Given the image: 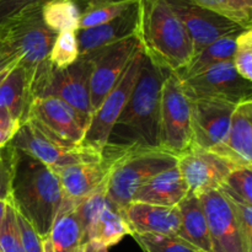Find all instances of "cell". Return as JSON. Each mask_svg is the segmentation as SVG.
Segmentation results:
<instances>
[{
    "mask_svg": "<svg viewBox=\"0 0 252 252\" xmlns=\"http://www.w3.org/2000/svg\"><path fill=\"white\" fill-rule=\"evenodd\" d=\"M137 37L147 58L166 73H181L193 57L189 32L166 0H138Z\"/></svg>",
    "mask_w": 252,
    "mask_h": 252,
    "instance_id": "2",
    "label": "cell"
},
{
    "mask_svg": "<svg viewBox=\"0 0 252 252\" xmlns=\"http://www.w3.org/2000/svg\"><path fill=\"white\" fill-rule=\"evenodd\" d=\"M166 74L145 56L137 85L111 130L103 157L159 149L160 89Z\"/></svg>",
    "mask_w": 252,
    "mask_h": 252,
    "instance_id": "1",
    "label": "cell"
},
{
    "mask_svg": "<svg viewBox=\"0 0 252 252\" xmlns=\"http://www.w3.org/2000/svg\"><path fill=\"white\" fill-rule=\"evenodd\" d=\"M20 57L10 44L0 38V74L19 63Z\"/></svg>",
    "mask_w": 252,
    "mask_h": 252,
    "instance_id": "39",
    "label": "cell"
},
{
    "mask_svg": "<svg viewBox=\"0 0 252 252\" xmlns=\"http://www.w3.org/2000/svg\"><path fill=\"white\" fill-rule=\"evenodd\" d=\"M226 198L229 199L234 211H235L236 220H238L246 250L248 252H252V206L244 203V202L236 201V199L229 198V197H226Z\"/></svg>",
    "mask_w": 252,
    "mask_h": 252,
    "instance_id": "37",
    "label": "cell"
},
{
    "mask_svg": "<svg viewBox=\"0 0 252 252\" xmlns=\"http://www.w3.org/2000/svg\"><path fill=\"white\" fill-rule=\"evenodd\" d=\"M192 145L191 100L181 79L167 73L160 89L159 149L177 158Z\"/></svg>",
    "mask_w": 252,
    "mask_h": 252,
    "instance_id": "6",
    "label": "cell"
},
{
    "mask_svg": "<svg viewBox=\"0 0 252 252\" xmlns=\"http://www.w3.org/2000/svg\"><path fill=\"white\" fill-rule=\"evenodd\" d=\"M133 239L139 244L144 252H202L179 236L166 235H137L133 234Z\"/></svg>",
    "mask_w": 252,
    "mask_h": 252,
    "instance_id": "32",
    "label": "cell"
},
{
    "mask_svg": "<svg viewBox=\"0 0 252 252\" xmlns=\"http://www.w3.org/2000/svg\"><path fill=\"white\" fill-rule=\"evenodd\" d=\"M47 0H0V29L22 12L42 6Z\"/></svg>",
    "mask_w": 252,
    "mask_h": 252,
    "instance_id": "36",
    "label": "cell"
},
{
    "mask_svg": "<svg viewBox=\"0 0 252 252\" xmlns=\"http://www.w3.org/2000/svg\"><path fill=\"white\" fill-rule=\"evenodd\" d=\"M177 167L184 177L189 194H199L220 189L235 167L209 150L193 147L177 157Z\"/></svg>",
    "mask_w": 252,
    "mask_h": 252,
    "instance_id": "15",
    "label": "cell"
},
{
    "mask_svg": "<svg viewBox=\"0 0 252 252\" xmlns=\"http://www.w3.org/2000/svg\"><path fill=\"white\" fill-rule=\"evenodd\" d=\"M177 208L181 219V225L177 236L193 245L199 251L212 252L208 225L199 197L194 194H187L177 204Z\"/></svg>",
    "mask_w": 252,
    "mask_h": 252,
    "instance_id": "24",
    "label": "cell"
},
{
    "mask_svg": "<svg viewBox=\"0 0 252 252\" xmlns=\"http://www.w3.org/2000/svg\"><path fill=\"white\" fill-rule=\"evenodd\" d=\"M233 64L239 75L252 81V29L244 30L236 36Z\"/></svg>",
    "mask_w": 252,
    "mask_h": 252,
    "instance_id": "34",
    "label": "cell"
},
{
    "mask_svg": "<svg viewBox=\"0 0 252 252\" xmlns=\"http://www.w3.org/2000/svg\"><path fill=\"white\" fill-rule=\"evenodd\" d=\"M198 197L207 219L212 252H248L229 199L219 189Z\"/></svg>",
    "mask_w": 252,
    "mask_h": 252,
    "instance_id": "13",
    "label": "cell"
},
{
    "mask_svg": "<svg viewBox=\"0 0 252 252\" xmlns=\"http://www.w3.org/2000/svg\"><path fill=\"white\" fill-rule=\"evenodd\" d=\"M73 202L62 199L61 207L53 221L49 239L54 252H84L88 243Z\"/></svg>",
    "mask_w": 252,
    "mask_h": 252,
    "instance_id": "23",
    "label": "cell"
},
{
    "mask_svg": "<svg viewBox=\"0 0 252 252\" xmlns=\"http://www.w3.org/2000/svg\"><path fill=\"white\" fill-rule=\"evenodd\" d=\"M181 81L191 100L211 98L234 105L252 101V81L239 75L233 61L216 64L203 73Z\"/></svg>",
    "mask_w": 252,
    "mask_h": 252,
    "instance_id": "10",
    "label": "cell"
},
{
    "mask_svg": "<svg viewBox=\"0 0 252 252\" xmlns=\"http://www.w3.org/2000/svg\"><path fill=\"white\" fill-rule=\"evenodd\" d=\"M25 122L33 125L51 139L69 145L81 144L90 123L74 108L56 97H34Z\"/></svg>",
    "mask_w": 252,
    "mask_h": 252,
    "instance_id": "9",
    "label": "cell"
},
{
    "mask_svg": "<svg viewBox=\"0 0 252 252\" xmlns=\"http://www.w3.org/2000/svg\"><path fill=\"white\" fill-rule=\"evenodd\" d=\"M122 216L129 228L130 235H179L181 219L177 207L132 202L126 207Z\"/></svg>",
    "mask_w": 252,
    "mask_h": 252,
    "instance_id": "18",
    "label": "cell"
},
{
    "mask_svg": "<svg viewBox=\"0 0 252 252\" xmlns=\"http://www.w3.org/2000/svg\"><path fill=\"white\" fill-rule=\"evenodd\" d=\"M138 2L126 10L120 16L98 26L76 32L80 54L96 51L118 41L137 34Z\"/></svg>",
    "mask_w": 252,
    "mask_h": 252,
    "instance_id": "20",
    "label": "cell"
},
{
    "mask_svg": "<svg viewBox=\"0 0 252 252\" xmlns=\"http://www.w3.org/2000/svg\"><path fill=\"white\" fill-rule=\"evenodd\" d=\"M42 250L43 252H54L53 245H52V241L49 239V236L42 239Z\"/></svg>",
    "mask_w": 252,
    "mask_h": 252,
    "instance_id": "43",
    "label": "cell"
},
{
    "mask_svg": "<svg viewBox=\"0 0 252 252\" xmlns=\"http://www.w3.org/2000/svg\"><path fill=\"white\" fill-rule=\"evenodd\" d=\"M84 252H108V249L95 241H88Z\"/></svg>",
    "mask_w": 252,
    "mask_h": 252,
    "instance_id": "42",
    "label": "cell"
},
{
    "mask_svg": "<svg viewBox=\"0 0 252 252\" xmlns=\"http://www.w3.org/2000/svg\"><path fill=\"white\" fill-rule=\"evenodd\" d=\"M91 69L93 62L85 54H80L75 63L63 69L53 68L49 61L46 62L33 74V98H59L90 122L93 116L90 103Z\"/></svg>",
    "mask_w": 252,
    "mask_h": 252,
    "instance_id": "5",
    "label": "cell"
},
{
    "mask_svg": "<svg viewBox=\"0 0 252 252\" xmlns=\"http://www.w3.org/2000/svg\"><path fill=\"white\" fill-rule=\"evenodd\" d=\"M41 7H33L7 22L0 29V38L19 54V63L32 74L48 62L57 33L42 20Z\"/></svg>",
    "mask_w": 252,
    "mask_h": 252,
    "instance_id": "8",
    "label": "cell"
},
{
    "mask_svg": "<svg viewBox=\"0 0 252 252\" xmlns=\"http://www.w3.org/2000/svg\"><path fill=\"white\" fill-rule=\"evenodd\" d=\"M15 65H16V64H15ZM10 69H11V68H10ZM10 69H7V70L2 71V73H1V74H0V83H1V80H2V79H4V78H5V75H6V74H7V73H9V70H10Z\"/></svg>",
    "mask_w": 252,
    "mask_h": 252,
    "instance_id": "45",
    "label": "cell"
},
{
    "mask_svg": "<svg viewBox=\"0 0 252 252\" xmlns=\"http://www.w3.org/2000/svg\"><path fill=\"white\" fill-rule=\"evenodd\" d=\"M42 20L51 31H79L81 9L76 0H47L41 7Z\"/></svg>",
    "mask_w": 252,
    "mask_h": 252,
    "instance_id": "27",
    "label": "cell"
},
{
    "mask_svg": "<svg viewBox=\"0 0 252 252\" xmlns=\"http://www.w3.org/2000/svg\"><path fill=\"white\" fill-rule=\"evenodd\" d=\"M32 79L33 74L17 63L0 83V108L6 110L12 120L20 125L26 120L27 111L33 100Z\"/></svg>",
    "mask_w": 252,
    "mask_h": 252,
    "instance_id": "22",
    "label": "cell"
},
{
    "mask_svg": "<svg viewBox=\"0 0 252 252\" xmlns=\"http://www.w3.org/2000/svg\"><path fill=\"white\" fill-rule=\"evenodd\" d=\"M20 126H14V127L10 128H0V149L11 142V139L14 138L15 133L17 132Z\"/></svg>",
    "mask_w": 252,
    "mask_h": 252,
    "instance_id": "40",
    "label": "cell"
},
{
    "mask_svg": "<svg viewBox=\"0 0 252 252\" xmlns=\"http://www.w3.org/2000/svg\"><path fill=\"white\" fill-rule=\"evenodd\" d=\"M107 159L111 164L106 177V194L121 213L150 177L177 164L176 157L159 149L132 150Z\"/></svg>",
    "mask_w": 252,
    "mask_h": 252,
    "instance_id": "4",
    "label": "cell"
},
{
    "mask_svg": "<svg viewBox=\"0 0 252 252\" xmlns=\"http://www.w3.org/2000/svg\"><path fill=\"white\" fill-rule=\"evenodd\" d=\"M14 126H21L19 122L12 120L10 113L4 108H0V128H10Z\"/></svg>",
    "mask_w": 252,
    "mask_h": 252,
    "instance_id": "41",
    "label": "cell"
},
{
    "mask_svg": "<svg viewBox=\"0 0 252 252\" xmlns=\"http://www.w3.org/2000/svg\"><path fill=\"white\" fill-rule=\"evenodd\" d=\"M10 203H11V201H9V199H0V221L4 218L5 213H6V208Z\"/></svg>",
    "mask_w": 252,
    "mask_h": 252,
    "instance_id": "44",
    "label": "cell"
},
{
    "mask_svg": "<svg viewBox=\"0 0 252 252\" xmlns=\"http://www.w3.org/2000/svg\"><path fill=\"white\" fill-rule=\"evenodd\" d=\"M238 34H229L214 41L213 43L202 49L199 53L194 54L189 65L176 75L182 80L193 78L216 64L233 61L234 52H235V39Z\"/></svg>",
    "mask_w": 252,
    "mask_h": 252,
    "instance_id": "25",
    "label": "cell"
},
{
    "mask_svg": "<svg viewBox=\"0 0 252 252\" xmlns=\"http://www.w3.org/2000/svg\"><path fill=\"white\" fill-rule=\"evenodd\" d=\"M78 31H62L57 33L49 53V63L53 68L63 69L75 63L80 56L78 44Z\"/></svg>",
    "mask_w": 252,
    "mask_h": 252,
    "instance_id": "30",
    "label": "cell"
},
{
    "mask_svg": "<svg viewBox=\"0 0 252 252\" xmlns=\"http://www.w3.org/2000/svg\"><path fill=\"white\" fill-rule=\"evenodd\" d=\"M144 58V51L142 47H139L117 84L106 95L97 110L94 111L90 125L81 142L85 147L103 155V150L107 145L111 130L134 91L140 71H142Z\"/></svg>",
    "mask_w": 252,
    "mask_h": 252,
    "instance_id": "7",
    "label": "cell"
},
{
    "mask_svg": "<svg viewBox=\"0 0 252 252\" xmlns=\"http://www.w3.org/2000/svg\"><path fill=\"white\" fill-rule=\"evenodd\" d=\"M166 1L189 32L193 48V56L217 39L229 34L240 33L245 30L209 10L198 6L191 0Z\"/></svg>",
    "mask_w": 252,
    "mask_h": 252,
    "instance_id": "14",
    "label": "cell"
},
{
    "mask_svg": "<svg viewBox=\"0 0 252 252\" xmlns=\"http://www.w3.org/2000/svg\"><path fill=\"white\" fill-rule=\"evenodd\" d=\"M219 191L229 198L252 206V171L248 167L235 169L228 175Z\"/></svg>",
    "mask_w": 252,
    "mask_h": 252,
    "instance_id": "31",
    "label": "cell"
},
{
    "mask_svg": "<svg viewBox=\"0 0 252 252\" xmlns=\"http://www.w3.org/2000/svg\"><path fill=\"white\" fill-rule=\"evenodd\" d=\"M243 29H252V0H191Z\"/></svg>",
    "mask_w": 252,
    "mask_h": 252,
    "instance_id": "29",
    "label": "cell"
},
{
    "mask_svg": "<svg viewBox=\"0 0 252 252\" xmlns=\"http://www.w3.org/2000/svg\"><path fill=\"white\" fill-rule=\"evenodd\" d=\"M0 252H24L16 219V209L10 203L0 221Z\"/></svg>",
    "mask_w": 252,
    "mask_h": 252,
    "instance_id": "33",
    "label": "cell"
},
{
    "mask_svg": "<svg viewBox=\"0 0 252 252\" xmlns=\"http://www.w3.org/2000/svg\"><path fill=\"white\" fill-rule=\"evenodd\" d=\"M15 148L11 144L0 149V199H9L11 193V181L14 174Z\"/></svg>",
    "mask_w": 252,
    "mask_h": 252,
    "instance_id": "35",
    "label": "cell"
},
{
    "mask_svg": "<svg viewBox=\"0 0 252 252\" xmlns=\"http://www.w3.org/2000/svg\"><path fill=\"white\" fill-rule=\"evenodd\" d=\"M126 235H130V230L122 213L107 199V203L98 219L86 234V239L88 241H95L108 249L117 245Z\"/></svg>",
    "mask_w": 252,
    "mask_h": 252,
    "instance_id": "26",
    "label": "cell"
},
{
    "mask_svg": "<svg viewBox=\"0 0 252 252\" xmlns=\"http://www.w3.org/2000/svg\"><path fill=\"white\" fill-rule=\"evenodd\" d=\"M235 169L252 166V101L239 103L231 115L230 126L220 145L213 150Z\"/></svg>",
    "mask_w": 252,
    "mask_h": 252,
    "instance_id": "17",
    "label": "cell"
},
{
    "mask_svg": "<svg viewBox=\"0 0 252 252\" xmlns=\"http://www.w3.org/2000/svg\"><path fill=\"white\" fill-rule=\"evenodd\" d=\"M76 2L84 4L79 30H86L120 16L138 0H76Z\"/></svg>",
    "mask_w": 252,
    "mask_h": 252,
    "instance_id": "28",
    "label": "cell"
},
{
    "mask_svg": "<svg viewBox=\"0 0 252 252\" xmlns=\"http://www.w3.org/2000/svg\"><path fill=\"white\" fill-rule=\"evenodd\" d=\"M110 164L111 160L103 157L97 161L76 162L52 169L59 181L62 199L78 203L105 181Z\"/></svg>",
    "mask_w": 252,
    "mask_h": 252,
    "instance_id": "19",
    "label": "cell"
},
{
    "mask_svg": "<svg viewBox=\"0 0 252 252\" xmlns=\"http://www.w3.org/2000/svg\"><path fill=\"white\" fill-rule=\"evenodd\" d=\"M236 106L226 101L211 98L191 100L193 147L213 152L220 145L226 137L231 115Z\"/></svg>",
    "mask_w": 252,
    "mask_h": 252,
    "instance_id": "16",
    "label": "cell"
},
{
    "mask_svg": "<svg viewBox=\"0 0 252 252\" xmlns=\"http://www.w3.org/2000/svg\"><path fill=\"white\" fill-rule=\"evenodd\" d=\"M139 47V39L134 34L85 54L93 62L90 75V103L93 113L120 80Z\"/></svg>",
    "mask_w": 252,
    "mask_h": 252,
    "instance_id": "12",
    "label": "cell"
},
{
    "mask_svg": "<svg viewBox=\"0 0 252 252\" xmlns=\"http://www.w3.org/2000/svg\"><path fill=\"white\" fill-rule=\"evenodd\" d=\"M10 198L39 238L49 235L62 203L59 181L53 170L16 148Z\"/></svg>",
    "mask_w": 252,
    "mask_h": 252,
    "instance_id": "3",
    "label": "cell"
},
{
    "mask_svg": "<svg viewBox=\"0 0 252 252\" xmlns=\"http://www.w3.org/2000/svg\"><path fill=\"white\" fill-rule=\"evenodd\" d=\"M17 225L21 238V245L24 252H43L42 250V239L36 233L31 224L16 212Z\"/></svg>",
    "mask_w": 252,
    "mask_h": 252,
    "instance_id": "38",
    "label": "cell"
},
{
    "mask_svg": "<svg viewBox=\"0 0 252 252\" xmlns=\"http://www.w3.org/2000/svg\"><path fill=\"white\" fill-rule=\"evenodd\" d=\"M10 144L39 160L49 169L76 162L97 161L103 158L102 154L85 147L83 143L69 145L51 139L30 122L20 126Z\"/></svg>",
    "mask_w": 252,
    "mask_h": 252,
    "instance_id": "11",
    "label": "cell"
},
{
    "mask_svg": "<svg viewBox=\"0 0 252 252\" xmlns=\"http://www.w3.org/2000/svg\"><path fill=\"white\" fill-rule=\"evenodd\" d=\"M189 194L177 164L150 177L135 193L133 202L162 207H177Z\"/></svg>",
    "mask_w": 252,
    "mask_h": 252,
    "instance_id": "21",
    "label": "cell"
}]
</instances>
